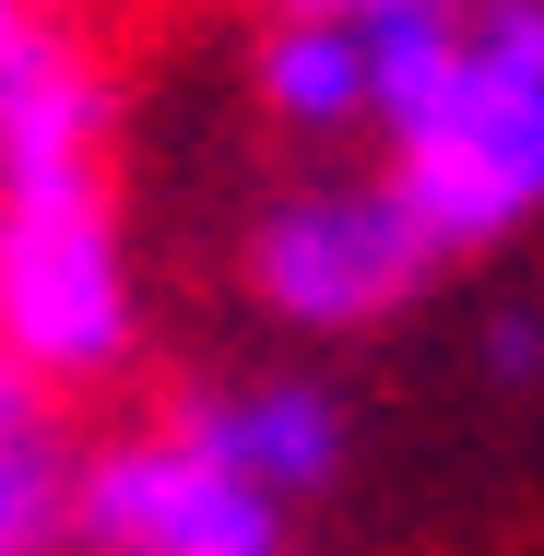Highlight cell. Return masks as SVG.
I'll return each mask as SVG.
<instances>
[{
    "label": "cell",
    "instance_id": "1",
    "mask_svg": "<svg viewBox=\"0 0 544 556\" xmlns=\"http://www.w3.org/2000/svg\"><path fill=\"white\" fill-rule=\"evenodd\" d=\"M450 261L497 249L544 214V0H461L450 108L391 154Z\"/></svg>",
    "mask_w": 544,
    "mask_h": 556
},
{
    "label": "cell",
    "instance_id": "2",
    "mask_svg": "<svg viewBox=\"0 0 544 556\" xmlns=\"http://www.w3.org/2000/svg\"><path fill=\"white\" fill-rule=\"evenodd\" d=\"M438 225L415 214V190L379 178H308L249 225V296L284 332H379L391 308H415L438 285Z\"/></svg>",
    "mask_w": 544,
    "mask_h": 556
},
{
    "label": "cell",
    "instance_id": "3",
    "mask_svg": "<svg viewBox=\"0 0 544 556\" xmlns=\"http://www.w3.org/2000/svg\"><path fill=\"white\" fill-rule=\"evenodd\" d=\"M0 355L36 391H96L130 367V261L107 190L0 202Z\"/></svg>",
    "mask_w": 544,
    "mask_h": 556
},
{
    "label": "cell",
    "instance_id": "4",
    "mask_svg": "<svg viewBox=\"0 0 544 556\" xmlns=\"http://www.w3.org/2000/svg\"><path fill=\"white\" fill-rule=\"evenodd\" d=\"M60 533L84 556H284V509L214 473L178 427H142V439H107L72 462Z\"/></svg>",
    "mask_w": 544,
    "mask_h": 556
},
{
    "label": "cell",
    "instance_id": "5",
    "mask_svg": "<svg viewBox=\"0 0 544 556\" xmlns=\"http://www.w3.org/2000/svg\"><path fill=\"white\" fill-rule=\"evenodd\" d=\"M107 190V72L84 36L36 24L0 72V202H72Z\"/></svg>",
    "mask_w": 544,
    "mask_h": 556
},
{
    "label": "cell",
    "instance_id": "6",
    "mask_svg": "<svg viewBox=\"0 0 544 556\" xmlns=\"http://www.w3.org/2000/svg\"><path fill=\"white\" fill-rule=\"evenodd\" d=\"M166 427L202 450L214 473L261 485L273 509L320 497L331 473H343V403H331L320 379H214V391H178Z\"/></svg>",
    "mask_w": 544,
    "mask_h": 556
},
{
    "label": "cell",
    "instance_id": "7",
    "mask_svg": "<svg viewBox=\"0 0 544 556\" xmlns=\"http://www.w3.org/2000/svg\"><path fill=\"white\" fill-rule=\"evenodd\" d=\"M249 84H261V118H273V130L343 142V130H367V36L331 24V12H273Z\"/></svg>",
    "mask_w": 544,
    "mask_h": 556
},
{
    "label": "cell",
    "instance_id": "8",
    "mask_svg": "<svg viewBox=\"0 0 544 556\" xmlns=\"http://www.w3.org/2000/svg\"><path fill=\"white\" fill-rule=\"evenodd\" d=\"M355 36H367V130L403 154V142L450 108V72H461V0L379 12V24H355Z\"/></svg>",
    "mask_w": 544,
    "mask_h": 556
},
{
    "label": "cell",
    "instance_id": "9",
    "mask_svg": "<svg viewBox=\"0 0 544 556\" xmlns=\"http://www.w3.org/2000/svg\"><path fill=\"white\" fill-rule=\"evenodd\" d=\"M485 367H497V391H533L544 379V308H497L485 320Z\"/></svg>",
    "mask_w": 544,
    "mask_h": 556
},
{
    "label": "cell",
    "instance_id": "10",
    "mask_svg": "<svg viewBox=\"0 0 544 556\" xmlns=\"http://www.w3.org/2000/svg\"><path fill=\"white\" fill-rule=\"evenodd\" d=\"M24 427H48V391H36V379L0 355V439H24Z\"/></svg>",
    "mask_w": 544,
    "mask_h": 556
},
{
    "label": "cell",
    "instance_id": "11",
    "mask_svg": "<svg viewBox=\"0 0 544 556\" xmlns=\"http://www.w3.org/2000/svg\"><path fill=\"white\" fill-rule=\"evenodd\" d=\"M273 12H331V24H379V12H427V0H273Z\"/></svg>",
    "mask_w": 544,
    "mask_h": 556
},
{
    "label": "cell",
    "instance_id": "12",
    "mask_svg": "<svg viewBox=\"0 0 544 556\" xmlns=\"http://www.w3.org/2000/svg\"><path fill=\"white\" fill-rule=\"evenodd\" d=\"M36 24H48V0H0V72H12V48H24Z\"/></svg>",
    "mask_w": 544,
    "mask_h": 556
}]
</instances>
